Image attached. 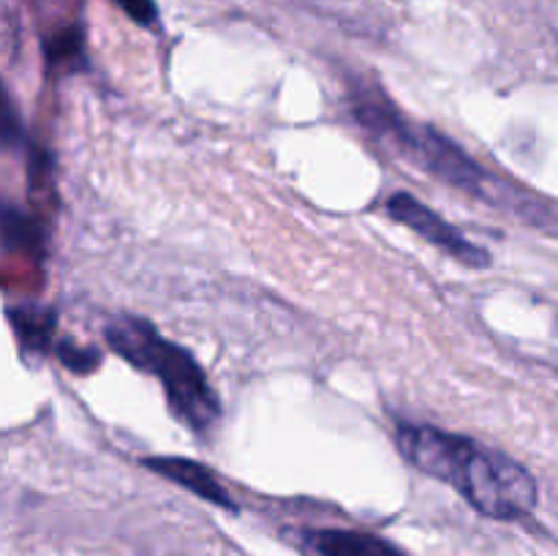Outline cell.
Here are the masks:
<instances>
[{
  "mask_svg": "<svg viewBox=\"0 0 558 556\" xmlns=\"http://www.w3.org/2000/svg\"><path fill=\"white\" fill-rule=\"evenodd\" d=\"M398 447L414 467L456 488L483 516L518 521L537 507V480L532 472L469 436L434 425H401Z\"/></svg>",
  "mask_w": 558,
  "mask_h": 556,
  "instance_id": "obj_1",
  "label": "cell"
},
{
  "mask_svg": "<svg viewBox=\"0 0 558 556\" xmlns=\"http://www.w3.org/2000/svg\"><path fill=\"white\" fill-rule=\"evenodd\" d=\"M107 341L120 358L161 382L169 409L180 423L191 431H207L216 423L221 412L218 396L189 349L167 341L150 322L140 316H118L109 322Z\"/></svg>",
  "mask_w": 558,
  "mask_h": 556,
  "instance_id": "obj_2",
  "label": "cell"
},
{
  "mask_svg": "<svg viewBox=\"0 0 558 556\" xmlns=\"http://www.w3.org/2000/svg\"><path fill=\"white\" fill-rule=\"evenodd\" d=\"M387 216L396 218L398 223L409 227L412 232H417L420 238H425L428 243H434L436 249L445 251L452 259L463 262L469 267H488L490 254L485 249H480L477 243H472L469 238H463L461 229L452 227L450 221L439 216L436 210H430L428 205L417 200V196L407 194V191H398L387 200Z\"/></svg>",
  "mask_w": 558,
  "mask_h": 556,
  "instance_id": "obj_3",
  "label": "cell"
},
{
  "mask_svg": "<svg viewBox=\"0 0 558 556\" xmlns=\"http://www.w3.org/2000/svg\"><path fill=\"white\" fill-rule=\"evenodd\" d=\"M147 469H153L161 478L172 480L180 488L191 491V494L202 496L205 501L223 507V510H238L234 499L229 496V491L218 483L216 474L199 461H191V458H174V456H161V458H145Z\"/></svg>",
  "mask_w": 558,
  "mask_h": 556,
  "instance_id": "obj_4",
  "label": "cell"
},
{
  "mask_svg": "<svg viewBox=\"0 0 558 556\" xmlns=\"http://www.w3.org/2000/svg\"><path fill=\"white\" fill-rule=\"evenodd\" d=\"M303 540L316 556H407L390 540L357 529H314Z\"/></svg>",
  "mask_w": 558,
  "mask_h": 556,
  "instance_id": "obj_5",
  "label": "cell"
},
{
  "mask_svg": "<svg viewBox=\"0 0 558 556\" xmlns=\"http://www.w3.org/2000/svg\"><path fill=\"white\" fill-rule=\"evenodd\" d=\"M11 327H14L16 338L22 341V347L33 349V352H44L52 343L54 333V311L49 309H11L9 311Z\"/></svg>",
  "mask_w": 558,
  "mask_h": 556,
  "instance_id": "obj_6",
  "label": "cell"
},
{
  "mask_svg": "<svg viewBox=\"0 0 558 556\" xmlns=\"http://www.w3.org/2000/svg\"><path fill=\"white\" fill-rule=\"evenodd\" d=\"M0 240L11 251H25V254L41 251V229L33 218L16 210H0Z\"/></svg>",
  "mask_w": 558,
  "mask_h": 556,
  "instance_id": "obj_7",
  "label": "cell"
},
{
  "mask_svg": "<svg viewBox=\"0 0 558 556\" xmlns=\"http://www.w3.org/2000/svg\"><path fill=\"white\" fill-rule=\"evenodd\" d=\"M22 140V120L16 112L14 101H11L9 90L0 82V150L5 147H16Z\"/></svg>",
  "mask_w": 558,
  "mask_h": 556,
  "instance_id": "obj_8",
  "label": "cell"
},
{
  "mask_svg": "<svg viewBox=\"0 0 558 556\" xmlns=\"http://www.w3.org/2000/svg\"><path fill=\"white\" fill-rule=\"evenodd\" d=\"M58 358L63 360L65 368L76 371V374H87V371H96L101 363V352L93 347H74L71 341L58 343Z\"/></svg>",
  "mask_w": 558,
  "mask_h": 556,
  "instance_id": "obj_9",
  "label": "cell"
},
{
  "mask_svg": "<svg viewBox=\"0 0 558 556\" xmlns=\"http://www.w3.org/2000/svg\"><path fill=\"white\" fill-rule=\"evenodd\" d=\"M80 49H82L80 33L71 31V33H63V36L52 38V44L47 47V55L52 63H65V60L80 58Z\"/></svg>",
  "mask_w": 558,
  "mask_h": 556,
  "instance_id": "obj_10",
  "label": "cell"
},
{
  "mask_svg": "<svg viewBox=\"0 0 558 556\" xmlns=\"http://www.w3.org/2000/svg\"><path fill=\"white\" fill-rule=\"evenodd\" d=\"M114 3H118L120 9L131 16V20L140 22V25H145V27L153 25L158 16V9L153 0H114Z\"/></svg>",
  "mask_w": 558,
  "mask_h": 556,
  "instance_id": "obj_11",
  "label": "cell"
}]
</instances>
